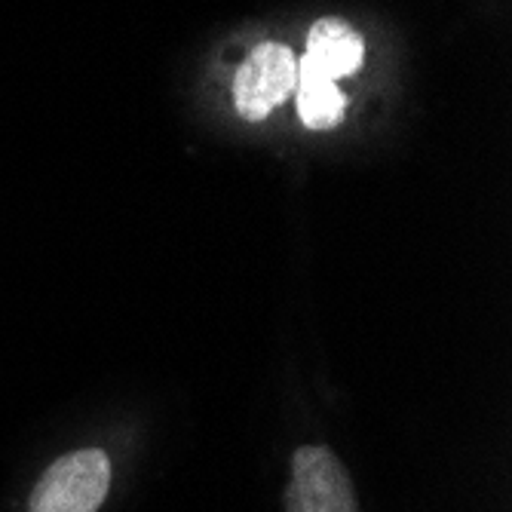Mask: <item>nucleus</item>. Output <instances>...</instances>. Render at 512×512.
<instances>
[{"label":"nucleus","instance_id":"f257e3e1","mask_svg":"<svg viewBox=\"0 0 512 512\" xmlns=\"http://www.w3.org/2000/svg\"><path fill=\"white\" fill-rule=\"evenodd\" d=\"M111 488V460L99 448L59 457L31 494L28 512H99Z\"/></svg>","mask_w":512,"mask_h":512},{"label":"nucleus","instance_id":"f03ea898","mask_svg":"<svg viewBox=\"0 0 512 512\" xmlns=\"http://www.w3.org/2000/svg\"><path fill=\"white\" fill-rule=\"evenodd\" d=\"M286 512H359L344 463L325 445H304L292 457Z\"/></svg>","mask_w":512,"mask_h":512},{"label":"nucleus","instance_id":"7ed1b4c3","mask_svg":"<svg viewBox=\"0 0 512 512\" xmlns=\"http://www.w3.org/2000/svg\"><path fill=\"white\" fill-rule=\"evenodd\" d=\"M298 86V59L283 43H258L234 80L237 111L246 120H264L276 105H283Z\"/></svg>","mask_w":512,"mask_h":512},{"label":"nucleus","instance_id":"20e7f679","mask_svg":"<svg viewBox=\"0 0 512 512\" xmlns=\"http://www.w3.org/2000/svg\"><path fill=\"white\" fill-rule=\"evenodd\" d=\"M365 43L353 25L344 19H319L307 34V56L304 62L329 80L347 77L362 65Z\"/></svg>","mask_w":512,"mask_h":512},{"label":"nucleus","instance_id":"39448f33","mask_svg":"<svg viewBox=\"0 0 512 512\" xmlns=\"http://www.w3.org/2000/svg\"><path fill=\"white\" fill-rule=\"evenodd\" d=\"M298 117L307 129H332L344 120V92L335 80L316 74L304 59H298Z\"/></svg>","mask_w":512,"mask_h":512}]
</instances>
